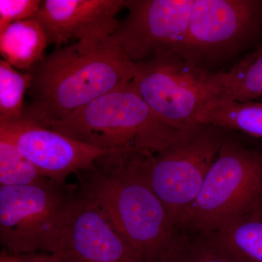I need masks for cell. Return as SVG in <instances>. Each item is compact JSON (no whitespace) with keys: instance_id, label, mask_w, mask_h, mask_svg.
Segmentation results:
<instances>
[{"instance_id":"6da1fadb","label":"cell","mask_w":262,"mask_h":262,"mask_svg":"<svg viewBox=\"0 0 262 262\" xmlns=\"http://www.w3.org/2000/svg\"><path fill=\"white\" fill-rule=\"evenodd\" d=\"M28 72L30 102L22 120L45 126L130 84L136 63L113 36L56 48Z\"/></svg>"},{"instance_id":"7a4b0ae2","label":"cell","mask_w":262,"mask_h":262,"mask_svg":"<svg viewBox=\"0 0 262 262\" xmlns=\"http://www.w3.org/2000/svg\"><path fill=\"white\" fill-rule=\"evenodd\" d=\"M147 153L103 155L77 174L80 189L146 262H164L180 242L173 221L146 179Z\"/></svg>"},{"instance_id":"3957f363","label":"cell","mask_w":262,"mask_h":262,"mask_svg":"<svg viewBox=\"0 0 262 262\" xmlns=\"http://www.w3.org/2000/svg\"><path fill=\"white\" fill-rule=\"evenodd\" d=\"M44 127L104 151L147 154L165 149L184 132L160 121L131 83Z\"/></svg>"},{"instance_id":"277c9868","label":"cell","mask_w":262,"mask_h":262,"mask_svg":"<svg viewBox=\"0 0 262 262\" xmlns=\"http://www.w3.org/2000/svg\"><path fill=\"white\" fill-rule=\"evenodd\" d=\"M261 202L262 150L229 133L195 199L179 215L177 229L210 233L256 209Z\"/></svg>"},{"instance_id":"5b68a950","label":"cell","mask_w":262,"mask_h":262,"mask_svg":"<svg viewBox=\"0 0 262 262\" xmlns=\"http://www.w3.org/2000/svg\"><path fill=\"white\" fill-rule=\"evenodd\" d=\"M79 190L50 179L26 186H0V242L13 254L56 253Z\"/></svg>"},{"instance_id":"8992f818","label":"cell","mask_w":262,"mask_h":262,"mask_svg":"<svg viewBox=\"0 0 262 262\" xmlns=\"http://www.w3.org/2000/svg\"><path fill=\"white\" fill-rule=\"evenodd\" d=\"M136 63L132 85L165 125L185 131L200 125L206 106L221 98L218 72L179 55Z\"/></svg>"},{"instance_id":"52a82bcc","label":"cell","mask_w":262,"mask_h":262,"mask_svg":"<svg viewBox=\"0 0 262 262\" xmlns=\"http://www.w3.org/2000/svg\"><path fill=\"white\" fill-rule=\"evenodd\" d=\"M229 130L200 124L165 149L146 156V179L177 227L179 215L194 199Z\"/></svg>"},{"instance_id":"ba28073f","label":"cell","mask_w":262,"mask_h":262,"mask_svg":"<svg viewBox=\"0 0 262 262\" xmlns=\"http://www.w3.org/2000/svg\"><path fill=\"white\" fill-rule=\"evenodd\" d=\"M262 42V0H194L183 57L202 66Z\"/></svg>"},{"instance_id":"9c48e42d","label":"cell","mask_w":262,"mask_h":262,"mask_svg":"<svg viewBox=\"0 0 262 262\" xmlns=\"http://www.w3.org/2000/svg\"><path fill=\"white\" fill-rule=\"evenodd\" d=\"M194 0H125L128 13L113 36L134 63L183 57Z\"/></svg>"},{"instance_id":"30bf717a","label":"cell","mask_w":262,"mask_h":262,"mask_svg":"<svg viewBox=\"0 0 262 262\" xmlns=\"http://www.w3.org/2000/svg\"><path fill=\"white\" fill-rule=\"evenodd\" d=\"M0 133L14 141L41 177L61 187L67 186L66 181L72 174L91 168L100 157L113 152L25 120L0 123Z\"/></svg>"},{"instance_id":"8fae6325","label":"cell","mask_w":262,"mask_h":262,"mask_svg":"<svg viewBox=\"0 0 262 262\" xmlns=\"http://www.w3.org/2000/svg\"><path fill=\"white\" fill-rule=\"evenodd\" d=\"M55 253L62 262H146L80 188Z\"/></svg>"},{"instance_id":"7c38bea8","label":"cell","mask_w":262,"mask_h":262,"mask_svg":"<svg viewBox=\"0 0 262 262\" xmlns=\"http://www.w3.org/2000/svg\"><path fill=\"white\" fill-rule=\"evenodd\" d=\"M125 0H45L36 15L46 29L49 45L72 41L105 40L118 28Z\"/></svg>"},{"instance_id":"4fadbf2b","label":"cell","mask_w":262,"mask_h":262,"mask_svg":"<svg viewBox=\"0 0 262 262\" xmlns=\"http://www.w3.org/2000/svg\"><path fill=\"white\" fill-rule=\"evenodd\" d=\"M237 262H262V210H253L210 233L199 235Z\"/></svg>"},{"instance_id":"5bb4252c","label":"cell","mask_w":262,"mask_h":262,"mask_svg":"<svg viewBox=\"0 0 262 262\" xmlns=\"http://www.w3.org/2000/svg\"><path fill=\"white\" fill-rule=\"evenodd\" d=\"M48 46L46 29L35 18L15 22L0 32L1 56L18 70L28 72L42 61Z\"/></svg>"},{"instance_id":"9a60e30c","label":"cell","mask_w":262,"mask_h":262,"mask_svg":"<svg viewBox=\"0 0 262 262\" xmlns=\"http://www.w3.org/2000/svg\"><path fill=\"white\" fill-rule=\"evenodd\" d=\"M218 73L220 98L241 103L262 101V42L230 70Z\"/></svg>"},{"instance_id":"2e32d148","label":"cell","mask_w":262,"mask_h":262,"mask_svg":"<svg viewBox=\"0 0 262 262\" xmlns=\"http://www.w3.org/2000/svg\"><path fill=\"white\" fill-rule=\"evenodd\" d=\"M199 123L262 139V101L241 103L219 98L203 110Z\"/></svg>"},{"instance_id":"e0dca14e","label":"cell","mask_w":262,"mask_h":262,"mask_svg":"<svg viewBox=\"0 0 262 262\" xmlns=\"http://www.w3.org/2000/svg\"><path fill=\"white\" fill-rule=\"evenodd\" d=\"M29 72H21L0 61V123H13L23 119L24 96L32 84Z\"/></svg>"},{"instance_id":"ac0fdd59","label":"cell","mask_w":262,"mask_h":262,"mask_svg":"<svg viewBox=\"0 0 262 262\" xmlns=\"http://www.w3.org/2000/svg\"><path fill=\"white\" fill-rule=\"evenodd\" d=\"M16 144L0 133V186L32 185L46 180Z\"/></svg>"},{"instance_id":"d6986e66","label":"cell","mask_w":262,"mask_h":262,"mask_svg":"<svg viewBox=\"0 0 262 262\" xmlns=\"http://www.w3.org/2000/svg\"><path fill=\"white\" fill-rule=\"evenodd\" d=\"M164 262H237L216 251L201 237L190 239L183 234L175 250Z\"/></svg>"},{"instance_id":"ffe728a7","label":"cell","mask_w":262,"mask_h":262,"mask_svg":"<svg viewBox=\"0 0 262 262\" xmlns=\"http://www.w3.org/2000/svg\"><path fill=\"white\" fill-rule=\"evenodd\" d=\"M41 0H0V32L10 24L35 18Z\"/></svg>"},{"instance_id":"44dd1931","label":"cell","mask_w":262,"mask_h":262,"mask_svg":"<svg viewBox=\"0 0 262 262\" xmlns=\"http://www.w3.org/2000/svg\"><path fill=\"white\" fill-rule=\"evenodd\" d=\"M0 262H62L57 253L34 252L13 254L2 250Z\"/></svg>"},{"instance_id":"7402d4cb","label":"cell","mask_w":262,"mask_h":262,"mask_svg":"<svg viewBox=\"0 0 262 262\" xmlns=\"http://www.w3.org/2000/svg\"><path fill=\"white\" fill-rule=\"evenodd\" d=\"M258 208H259V209H261L262 210V202H261V205H260V206L258 207Z\"/></svg>"}]
</instances>
